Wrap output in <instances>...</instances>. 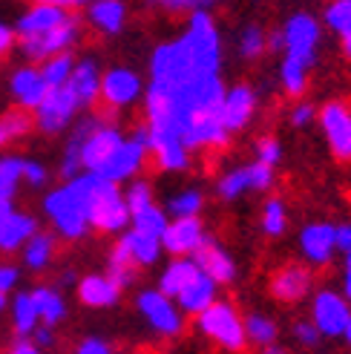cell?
Returning a JSON list of instances; mask_svg holds the SVG:
<instances>
[{
	"label": "cell",
	"mask_w": 351,
	"mask_h": 354,
	"mask_svg": "<svg viewBox=\"0 0 351 354\" xmlns=\"http://www.w3.org/2000/svg\"><path fill=\"white\" fill-rule=\"evenodd\" d=\"M343 297L351 303V254H345V265H343Z\"/></svg>",
	"instance_id": "obj_54"
},
{
	"label": "cell",
	"mask_w": 351,
	"mask_h": 354,
	"mask_svg": "<svg viewBox=\"0 0 351 354\" xmlns=\"http://www.w3.org/2000/svg\"><path fill=\"white\" fill-rule=\"evenodd\" d=\"M107 277L115 282L121 291L130 288L133 282H135V277H138L135 262L130 259L127 248H124V242H121V239L113 245V251H110V259H107Z\"/></svg>",
	"instance_id": "obj_32"
},
{
	"label": "cell",
	"mask_w": 351,
	"mask_h": 354,
	"mask_svg": "<svg viewBox=\"0 0 351 354\" xmlns=\"http://www.w3.org/2000/svg\"><path fill=\"white\" fill-rule=\"evenodd\" d=\"M95 118H84V121H78V127L73 130V136H69V141H66V150H64V162H61V176L69 182V179H75L78 173H84L81 170V141H84V136H86V130H90V124H93Z\"/></svg>",
	"instance_id": "obj_34"
},
{
	"label": "cell",
	"mask_w": 351,
	"mask_h": 354,
	"mask_svg": "<svg viewBox=\"0 0 351 354\" xmlns=\"http://www.w3.org/2000/svg\"><path fill=\"white\" fill-rule=\"evenodd\" d=\"M78 101L75 95L69 93V86H55V90H46L44 101L35 107V127L55 136V133H64L69 124H73V118L78 115Z\"/></svg>",
	"instance_id": "obj_8"
},
{
	"label": "cell",
	"mask_w": 351,
	"mask_h": 354,
	"mask_svg": "<svg viewBox=\"0 0 351 354\" xmlns=\"http://www.w3.org/2000/svg\"><path fill=\"white\" fill-rule=\"evenodd\" d=\"M38 348H52L55 346V328H49V326H38L32 331V337H29Z\"/></svg>",
	"instance_id": "obj_51"
},
{
	"label": "cell",
	"mask_w": 351,
	"mask_h": 354,
	"mask_svg": "<svg viewBox=\"0 0 351 354\" xmlns=\"http://www.w3.org/2000/svg\"><path fill=\"white\" fill-rule=\"evenodd\" d=\"M32 294V303H35V311H38V320L41 326H49V328H55L64 317H66V303H64V297L58 288H52V286H38Z\"/></svg>",
	"instance_id": "obj_27"
},
{
	"label": "cell",
	"mask_w": 351,
	"mask_h": 354,
	"mask_svg": "<svg viewBox=\"0 0 351 354\" xmlns=\"http://www.w3.org/2000/svg\"><path fill=\"white\" fill-rule=\"evenodd\" d=\"M343 340H345V346L351 348V314H348V320H345V328H343Z\"/></svg>",
	"instance_id": "obj_59"
},
{
	"label": "cell",
	"mask_w": 351,
	"mask_h": 354,
	"mask_svg": "<svg viewBox=\"0 0 351 354\" xmlns=\"http://www.w3.org/2000/svg\"><path fill=\"white\" fill-rule=\"evenodd\" d=\"M15 44V29H9L6 24H0V55H6Z\"/></svg>",
	"instance_id": "obj_53"
},
{
	"label": "cell",
	"mask_w": 351,
	"mask_h": 354,
	"mask_svg": "<svg viewBox=\"0 0 351 354\" xmlns=\"http://www.w3.org/2000/svg\"><path fill=\"white\" fill-rule=\"evenodd\" d=\"M0 176H3L6 182L17 185L23 179V158L17 156H0Z\"/></svg>",
	"instance_id": "obj_45"
},
{
	"label": "cell",
	"mask_w": 351,
	"mask_h": 354,
	"mask_svg": "<svg viewBox=\"0 0 351 354\" xmlns=\"http://www.w3.org/2000/svg\"><path fill=\"white\" fill-rule=\"evenodd\" d=\"M314 118H317V107H314L311 101H300L291 110V124H294V127H308Z\"/></svg>",
	"instance_id": "obj_46"
},
{
	"label": "cell",
	"mask_w": 351,
	"mask_h": 354,
	"mask_svg": "<svg viewBox=\"0 0 351 354\" xmlns=\"http://www.w3.org/2000/svg\"><path fill=\"white\" fill-rule=\"evenodd\" d=\"M259 354H291L285 346H279V343H271V346H262Z\"/></svg>",
	"instance_id": "obj_58"
},
{
	"label": "cell",
	"mask_w": 351,
	"mask_h": 354,
	"mask_svg": "<svg viewBox=\"0 0 351 354\" xmlns=\"http://www.w3.org/2000/svg\"><path fill=\"white\" fill-rule=\"evenodd\" d=\"M15 187H17V185L6 182V179H3V176H0V207H3V205H12V196H15Z\"/></svg>",
	"instance_id": "obj_55"
},
{
	"label": "cell",
	"mask_w": 351,
	"mask_h": 354,
	"mask_svg": "<svg viewBox=\"0 0 351 354\" xmlns=\"http://www.w3.org/2000/svg\"><path fill=\"white\" fill-rule=\"evenodd\" d=\"M271 187H274V167L256 162V158L251 165L227 170L216 182V193L225 202H234V199L245 196V193H265Z\"/></svg>",
	"instance_id": "obj_7"
},
{
	"label": "cell",
	"mask_w": 351,
	"mask_h": 354,
	"mask_svg": "<svg viewBox=\"0 0 351 354\" xmlns=\"http://www.w3.org/2000/svg\"><path fill=\"white\" fill-rule=\"evenodd\" d=\"M38 3H55V6H64V9H78V6H86L90 0H38Z\"/></svg>",
	"instance_id": "obj_57"
},
{
	"label": "cell",
	"mask_w": 351,
	"mask_h": 354,
	"mask_svg": "<svg viewBox=\"0 0 351 354\" xmlns=\"http://www.w3.org/2000/svg\"><path fill=\"white\" fill-rule=\"evenodd\" d=\"M256 115V93L251 84H234L225 86V98H222V124L227 133H239L245 130Z\"/></svg>",
	"instance_id": "obj_16"
},
{
	"label": "cell",
	"mask_w": 351,
	"mask_h": 354,
	"mask_svg": "<svg viewBox=\"0 0 351 354\" xmlns=\"http://www.w3.org/2000/svg\"><path fill=\"white\" fill-rule=\"evenodd\" d=\"M167 222H170V216L164 214V207H159V205H150V207L138 210V214L130 216V225L135 227V231L150 234V236H159V239H162V234H164Z\"/></svg>",
	"instance_id": "obj_40"
},
{
	"label": "cell",
	"mask_w": 351,
	"mask_h": 354,
	"mask_svg": "<svg viewBox=\"0 0 351 354\" xmlns=\"http://www.w3.org/2000/svg\"><path fill=\"white\" fill-rule=\"evenodd\" d=\"M351 314V303L343 297V291L334 288H320L311 299V323L317 326L323 337H343L345 320Z\"/></svg>",
	"instance_id": "obj_10"
},
{
	"label": "cell",
	"mask_w": 351,
	"mask_h": 354,
	"mask_svg": "<svg viewBox=\"0 0 351 354\" xmlns=\"http://www.w3.org/2000/svg\"><path fill=\"white\" fill-rule=\"evenodd\" d=\"M153 3H159V6H164V3H167V0H153Z\"/></svg>",
	"instance_id": "obj_62"
},
{
	"label": "cell",
	"mask_w": 351,
	"mask_h": 354,
	"mask_svg": "<svg viewBox=\"0 0 351 354\" xmlns=\"http://www.w3.org/2000/svg\"><path fill=\"white\" fill-rule=\"evenodd\" d=\"M193 262H196V268L210 277L216 282V286H231V282L236 279V262L234 257L227 254V248L222 242H216L214 236H205V242L193 251L190 257Z\"/></svg>",
	"instance_id": "obj_14"
},
{
	"label": "cell",
	"mask_w": 351,
	"mask_h": 354,
	"mask_svg": "<svg viewBox=\"0 0 351 354\" xmlns=\"http://www.w3.org/2000/svg\"><path fill=\"white\" fill-rule=\"evenodd\" d=\"M283 38L285 46L283 58H291L296 64H303L305 69H314L317 64V52H320V41H323V26L314 15L300 12V15H291L288 24L283 26Z\"/></svg>",
	"instance_id": "obj_5"
},
{
	"label": "cell",
	"mask_w": 351,
	"mask_h": 354,
	"mask_svg": "<svg viewBox=\"0 0 351 354\" xmlns=\"http://www.w3.org/2000/svg\"><path fill=\"white\" fill-rule=\"evenodd\" d=\"M12 326L17 331V337H32V331L41 326L29 291H21V294L12 297Z\"/></svg>",
	"instance_id": "obj_33"
},
{
	"label": "cell",
	"mask_w": 351,
	"mask_h": 354,
	"mask_svg": "<svg viewBox=\"0 0 351 354\" xmlns=\"http://www.w3.org/2000/svg\"><path fill=\"white\" fill-rule=\"evenodd\" d=\"M73 15V9H64V6H55V3H35L32 9H26L21 15V21L15 26V38L17 41H32L38 35L55 29L58 24H64L66 17Z\"/></svg>",
	"instance_id": "obj_19"
},
{
	"label": "cell",
	"mask_w": 351,
	"mask_h": 354,
	"mask_svg": "<svg viewBox=\"0 0 351 354\" xmlns=\"http://www.w3.org/2000/svg\"><path fill=\"white\" fill-rule=\"evenodd\" d=\"M49 86L44 84V75L38 66H21L12 75V95L21 104V110H35L44 101Z\"/></svg>",
	"instance_id": "obj_25"
},
{
	"label": "cell",
	"mask_w": 351,
	"mask_h": 354,
	"mask_svg": "<svg viewBox=\"0 0 351 354\" xmlns=\"http://www.w3.org/2000/svg\"><path fill=\"white\" fill-rule=\"evenodd\" d=\"M144 95V81L130 66H113L101 75L98 101H104L110 110H127Z\"/></svg>",
	"instance_id": "obj_9"
},
{
	"label": "cell",
	"mask_w": 351,
	"mask_h": 354,
	"mask_svg": "<svg viewBox=\"0 0 351 354\" xmlns=\"http://www.w3.org/2000/svg\"><path fill=\"white\" fill-rule=\"evenodd\" d=\"M236 46H239V55L245 61H256V58H262V52L268 49V32L256 24H248L239 32Z\"/></svg>",
	"instance_id": "obj_39"
},
{
	"label": "cell",
	"mask_w": 351,
	"mask_h": 354,
	"mask_svg": "<svg viewBox=\"0 0 351 354\" xmlns=\"http://www.w3.org/2000/svg\"><path fill=\"white\" fill-rule=\"evenodd\" d=\"M32 130V118L26 110H9L6 115H0V147L12 145L15 138H21Z\"/></svg>",
	"instance_id": "obj_41"
},
{
	"label": "cell",
	"mask_w": 351,
	"mask_h": 354,
	"mask_svg": "<svg viewBox=\"0 0 351 354\" xmlns=\"http://www.w3.org/2000/svg\"><path fill=\"white\" fill-rule=\"evenodd\" d=\"M190 3H193V9H207V6H214L216 0H190Z\"/></svg>",
	"instance_id": "obj_60"
},
{
	"label": "cell",
	"mask_w": 351,
	"mask_h": 354,
	"mask_svg": "<svg viewBox=\"0 0 351 354\" xmlns=\"http://www.w3.org/2000/svg\"><path fill=\"white\" fill-rule=\"evenodd\" d=\"M135 308H138V314L144 317V323L159 334V337L173 340V337H179V334L184 331V314L179 311V306H176V299H170L159 288L138 291Z\"/></svg>",
	"instance_id": "obj_6"
},
{
	"label": "cell",
	"mask_w": 351,
	"mask_h": 354,
	"mask_svg": "<svg viewBox=\"0 0 351 354\" xmlns=\"http://www.w3.org/2000/svg\"><path fill=\"white\" fill-rule=\"evenodd\" d=\"M78 299L86 308H113L121 299V288L107 274H86L78 279Z\"/></svg>",
	"instance_id": "obj_22"
},
{
	"label": "cell",
	"mask_w": 351,
	"mask_h": 354,
	"mask_svg": "<svg viewBox=\"0 0 351 354\" xmlns=\"http://www.w3.org/2000/svg\"><path fill=\"white\" fill-rule=\"evenodd\" d=\"M86 205V219L90 227L101 234H121L130 225V210L124 205V193L118 190L115 182L101 179L95 173H78L75 179H69Z\"/></svg>",
	"instance_id": "obj_1"
},
{
	"label": "cell",
	"mask_w": 351,
	"mask_h": 354,
	"mask_svg": "<svg viewBox=\"0 0 351 354\" xmlns=\"http://www.w3.org/2000/svg\"><path fill=\"white\" fill-rule=\"evenodd\" d=\"M196 274H199V268H196V262H193L190 257H173V259L164 265L162 277H159V291L173 299Z\"/></svg>",
	"instance_id": "obj_28"
},
{
	"label": "cell",
	"mask_w": 351,
	"mask_h": 354,
	"mask_svg": "<svg viewBox=\"0 0 351 354\" xmlns=\"http://www.w3.org/2000/svg\"><path fill=\"white\" fill-rule=\"evenodd\" d=\"M242 326H245V340H248V346L262 348V346H271V343L279 340V326L268 314H256V311L245 314Z\"/></svg>",
	"instance_id": "obj_29"
},
{
	"label": "cell",
	"mask_w": 351,
	"mask_h": 354,
	"mask_svg": "<svg viewBox=\"0 0 351 354\" xmlns=\"http://www.w3.org/2000/svg\"><path fill=\"white\" fill-rule=\"evenodd\" d=\"M66 86H69V93L75 95L78 107H93V104L98 101V90H101L98 64H95L93 58L78 61V64L73 66V75H69Z\"/></svg>",
	"instance_id": "obj_24"
},
{
	"label": "cell",
	"mask_w": 351,
	"mask_h": 354,
	"mask_svg": "<svg viewBox=\"0 0 351 354\" xmlns=\"http://www.w3.org/2000/svg\"><path fill=\"white\" fill-rule=\"evenodd\" d=\"M32 234H38V219L29 214H21L12 205L0 207V251L3 254L21 251Z\"/></svg>",
	"instance_id": "obj_20"
},
{
	"label": "cell",
	"mask_w": 351,
	"mask_h": 354,
	"mask_svg": "<svg viewBox=\"0 0 351 354\" xmlns=\"http://www.w3.org/2000/svg\"><path fill=\"white\" fill-rule=\"evenodd\" d=\"M21 251H23V265L29 271H44V268H49L52 257H55V236L38 231L26 239Z\"/></svg>",
	"instance_id": "obj_31"
},
{
	"label": "cell",
	"mask_w": 351,
	"mask_h": 354,
	"mask_svg": "<svg viewBox=\"0 0 351 354\" xmlns=\"http://www.w3.org/2000/svg\"><path fill=\"white\" fill-rule=\"evenodd\" d=\"M124 141V133H121L118 124L113 121H93L90 130H86L84 141H81V170L84 173H95L104 162L110 158V153Z\"/></svg>",
	"instance_id": "obj_11"
},
{
	"label": "cell",
	"mask_w": 351,
	"mask_h": 354,
	"mask_svg": "<svg viewBox=\"0 0 351 354\" xmlns=\"http://www.w3.org/2000/svg\"><path fill=\"white\" fill-rule=\"evenodd\" d=\"M202 207H205V196H202V190L187 187V190H179L176 196H170V199H167L164 214H167V216H173V219H179V216H199V214H202Z\"/></svg>",
	"instance_id": "obj_36"
},
{
	"label": "cell",
	"mask_w": 351,
	"mask_h": 354,
	"mask_svg": "<svg viewBox=\"0 0 351 354\" xmlns=\"http://www.w3.org/2000/svg\"><path fill=\"white\" fill-rule=\"evenodd\" d=\"M78 38H81V21L78 15H69L55 29H49L32 41H21V49L32 61H46L52 55H58V52H69V46H75Z\"/></svg>",
	"instance_id": "obj_13"
},
{
	"label": "cell",
	"mask_w": 351,
	"mask_h": 354,
	"mask_svg": "<svg viewBox=\"0 0 351 354\" xmlns=\"http://www.w3.org/2000/svg\"><path fill=\"white\" fill-rule=\"evenodd\" d=\"M259 225H262V234H265V236H271V239L283 236L285 227H288V207H285V202L271 196L265 205H262Z\"/></svg>",
	"instance_id": "obj_35"
},
{
	"label": "cell",
	"mask_w": 351,
	"mask_h": 354,
	"mask_svg": "<svg viewBox=\"0 0 351 354\" xmlns=\"http://www.w3.org/2000/svg\"><path fill=\"white\" fill-rule=\"evenodd\" d=\"M207 231L199 216H179L170 219L162 234V251L170 257H193V251L205 242Z\"/></svg>",
	"instance_id": "obj_15"
},
{
	"label": "cell",
	"mask_w": 351,
	"mask_h": 354,
	"mask_svg": "<svg viewBox=\"0 0 351 354\" xmlns=\"http://www.w3.org/2000/svg\"><path fill=\"white\" fill-rule=\"evenodd\" d=\"M17 282H21V268H17V265H9V262L0 265V294L15 291Z\"/></svg>",
	"instance_id": "obj_47"
},
{
	"label": "cell",
	"mask_w": 351,
	"mask_h": 354,
	"mask_svg": "<svg viewBox=\"0 0 351 354\" xmlns=\"http://www.w3.org/2000/svg\"><path fill=\"white\" fill-rule=\"evenodd\" d=\"M256 162H262V165H268V167L276 170V165L283 162V145H279L274 136H262L256 141Z\"/></svg>",
	"instance_id": "obj_43"
},
{
	"label": "cell",
	"mask_w": 351,
	"mask_h": 354,
	"mask_svg": "<svg viewBox=\"0 0 351 354\" xmlns=\"http://www.w3.org/2000/svg\"><path fill=\"white\" fill-rule=\"evenodd\" d=\"M121 242H124L130 259L135 262V268H150V265H155L164 254L159 236L142 234V231H135V227H130V231L121 234Z\"/></svg>",
	"instance_id": "obj_26"
},
{
	"label": "cell",
	"mask_w": 351,
	"mask_h": 354,
	"mask_svg": "<svg viewBox=\"0 0 351 354\" xmlns=\"http://www.w3.org/2000/svg\"><path fill=\"white\" fill-rule=\"evenodd\" d=\"M124 205L130 210V216L138 214V210L150 207V205H155L153 202V187L144 179H130V187L124 190Z\"/></svg>",
	"instance_id": "obj_42"
},
{
	"label": "cell",
	"mask_w": 351,
	"mask_h": 354,
	"mask_svg": "<svg viewBox=\"0 0 351 354\" xmlns=\"http://www.w3.org/2000/svg\"><path fill=\"white\" fill-rule=\"evenodd\" d=\"M308 75H311V69H305L303 64H296L291 58H283V64H279V84H283L285 95L300 98L308 86Z\"/></svg>",
	"instance_id": "obj_38"
},
{
	"label": "cell",
	"mask_w": 351,
	"mask_h": 354,
	"mask_svg": "<svg viewBox=\"0 0 351 354\" xmlns=\"http://www.w3.org/2000/svg\"><path fill=\"white\" fill-rule=\"evenodd\" d=\"M23 179L32 187H41L46 185V167L41 162H32V158H23Z\"/></svg>",
	"instance_id": "obj_48"
},
{
	"label": "cell",
	"mask_w": 351,
	"mask_h": 354,
	"mask_svg": "<svg viewBox=\"0 0 351 354\" xmlns=\"http://www.w3.org/2000/svg\"><path fill=\"white\" fill-rule=\"evenodd\" d=\"M73 66H75V58L69 55V52H58V55H52L44 61L41 66V75H44V84L49 90H55V86H64L73 75Z\"/></svg>",
	"instance_id": "obj_37"
},
{
	"label": "cell",
	"mask_w": 351,
	"mask_h": 354,
	"mask_svg": "<svg viewBox=\"0 0 351 354\" xmlns=\"http://www.w3.org/2000/svg\"><path fill=\"white\" fill-rule=\"evenodd\" d=\"M147 156H150L147 153V124H138L133 136H124V141L110 153L107 162L95 170V176H101V179H107V182H115V185L130 182L147 165Z\"/></svg>",
	"instance_id": "obj_4"
},
{
	"label": "cell",
	"mask_w": 351,
	"mask_h": 354,
	"mask_svg": "<svg viewBox=\"0 0 351 354\" xmlns=\"http://www.w3.org/2000/svg\"><path fill=\"white\" fill-rule=\"evenodd\" d=\"M9 308V299H6V294H0V314H3Z\"/></svg>",
	"instance_id": "obj_61"
},
{
	"label": "cell",
	"mask_w": 351,
	"mask_h": 354,
	"mask_svg": "<svg viewBox=\"0 0 351 354\" xmlns=\"http://www.w3.org/2000/svg\"><path fill=\"white\" fill-rule=\"evenodd\" d=\"M323 136L328 141V150L337 158H351V104L348 101H328L323 110H317Z\"/></svg>",
	"instance_id": "obj_12"
},
{
	"label": "cell",
	"mask_w": 351,
	"mask_h": 354,
	"mask_svg": "<svg viewBox=\"0 0 351 354\" xmlns=\"http://www.w3.org/2000/svg\"><path fill=\"white\" fill-rule=\"evenodd\" d=\"M86 21L101 35H118L127 24V3L124 0H90Z\"/></svg>",
	"instance_id": "obj_23"
},
{
	"label": "cell",
	"mask_w": 351,
	"mask_h": 354,
	"mask_svg": "<svg viewBox=\"0 0 351 354\" xmlns=\"http://www.w3.org/2000/svg\"><path fill=\"white\" fill-rule=\"evenodd\" d=\"M291 334H294V340L300 343L303 348H317L320 340H323V334L317 331V326H314L311 320H296L294 328H291Z\"/></svg>",
	"instance_id": "obj_44"
},
{
	"label": "cell",
	"mask_w": 351,
	"mask_h": 354,
	"mask_svg": "<svg viewBox=\"0 0 351 354\" xmlns=\"http://www.w3.org/2000/svg\"><path fill=\"white\" fill-rule=\"evenodd\" d=\"M6 354H44V348H38L29 337H17Z\"/></svg>",
	"instance_id": "obj_52"
},
{
	"label": "cell",
	"mask_w": 351,
	"mask_h": 354,
	"mask_svg": "<svg viewBox=\"0 0 351 354\" xmlns=\"http://www.w3.org/2000/svg\"><path fill=\"white\" fill-rule=\"evenodd\" d=\"M283 46H285V38H283V29H276V32H271V35H268V49H271V52H283Z\"/></svg>",
	"instance_id": "obj_56"
},
{
	"label": "cell",
	"mask_w": 351,
	"mask_h": 354,
	"mask_svg": "<svg viewBox=\"0 0 351 354\" xmlns=\"http://www.w3.org/2000/svg\"><path fill=\"white\" fill-rule=\"evenodd\" d=\"M334 248L340 254H351V222L334 225Z\"/></svg>",
	"instance_id": "obj_50"
},
{
	"label": "cell",
	"mask_w": 351,
	"mask_h": 354,
	"mask_svg": "<svg viewBox=\"0 0 351 354\" xmlns=\"http://www.w3.org/2000/svg\"><path fill=\"white\" fill-rule=\"evenodd\" d=\"M314 288V274L308 265H283V268H276L274 277H271V297L276 303H300L305 299Z\"/></svg>",
	"instance_id": "obj_18"
},
{
	"label": "cell",
	"mask_w": 351,
	"mask_h": 354,
	"mask_svg": "<svg viewBox=\"0 0 351 354\" xmlns=\"http://www.w3.org/2000/svg\"><path fill=\"white\" fill-rule=\"evenodd\" d=\"M75 354H115V351L107 340H101V337H84L75 346Z\"/></svg>",
	"instance_id": "obj_49"
},
{
	"label": "cell",
	"mask_w": 351,
	"mask_h": 354,
	"mask_svg": "<svg viewBox=\"0 0 351 354\" xmlns=\"http://www.w3.org/2000/svg\"><path fill=\"white\" fill-rule=\"evenodd\" d=\"M196 328L210 343H216L219 348L231 351V354H242L248 348L242 314L236 311L234 303H227V299H216V303H210L202 314H196Z\"/></svg>",
	"instance_id": "obj_2"
},
{
	"label": "cell",
	"mask_w": 351,
	"mask_h": 354,
	"mask_svg": "<svg viewBox=\"0 0 351 354\" xmlns=\"http://www.w3.org/2000/svg\"><path fill=\"white\" fill-rule=\"evenodd\" d=\"M300 254L308 268H325L334 259V225L331 222H308L300 231Z\"/></svg>",
	"instance_id": "obj_17"
},
{
	"label": "cell",
	"mask_w": 351,
	"mask_h": 354,
	"mask_svg": "<svg viewBox=\"0 0 351 354\" xmlns=\"http://www.w3.org/2000/svg\"><path fill=\"white\" fill-rule=\"evenodd\" d=\"M44 214L49 216L52 227H55L58 236H64V239H81L86 231H90L84 196L73 182H66L64 187H55V190L46 193Z\"/></svg>",
	"instance_id": "obj_3"
},
{
	"label": "cell",
	"mask_w": 351,
	"mask_h": 354,
	"mask_svg": "<svg viewBox=\"0 0 351 354\" xmlns=\"http://www.w3.org/2000/svg\"><path fill=\"white\" fill-rule=\"evenodd\" d=\"M323 21L340 38L345 58H351V0H331Z\"/></svg>",
	"instance_id": "obj_30"
},
{
	"label": "cell",
	"mask_w": 351,
	"mask_h": 354,
	"mask_svg": "<svg viewBox=\"0 0 351 354\" xmlns=\"http://www.w3.org/2000/svg\"><path fill=\"white\" fill-rule=\"evenodd\" d=\"M173 299H176V306H179V311H182L184 317H187V314L196 317V314H202L210 303H216V299H219V286H216V282L210 279V277H205V274L199 271Z\"/></svg>",
	"instance_id": "obj_21"
}]
</instances>
